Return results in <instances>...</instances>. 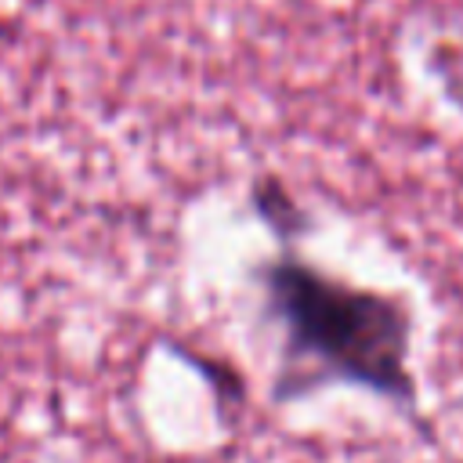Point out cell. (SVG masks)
<instances>
[{
  "mask_svg": "<svg viewBox=\"0 0 463 463\" xmlns=\"http://www.w3.org/2000/svg\"><path fill=\"white\" fill-rule=\"evenodd\" d=\"M268 286L293 347L380 394L412 398L409 318L394 300L351 289L304 264H275Z\"/></svg>",
  "mask_w": 463,
  "mask_h": 463,
  "instance_id": "1",
  "label": "cell"
}]
</instances>
